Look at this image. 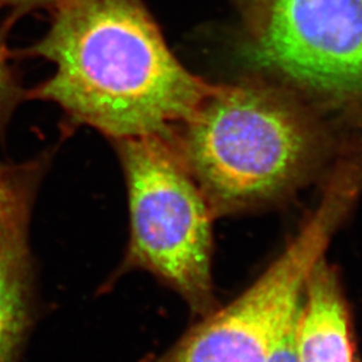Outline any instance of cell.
Returning <instances> with one entry per match:
<instances>
[{
    "mask_svg": "<svg viewBox=\"0 0 362 362\" xmlns=\"http://www.w3.org/2000/svg\"><path fill=\"white\" fill-rule=\"evenodd\" d=\"M31 52L55 66L34 95L115 140L167 137L214 88L172 54L143 0H59Z\"/></svg>",
    "mask_w": 362,
    "mask_h": 362,
    "instance_id": "obj_1",
    "label": "cell"
},
{
    "mask_svg": "<svg viewBox=\"0 0 362 362\" xmlns=\"http://www.w3.org/2000/svg\"><path fill=\"white\" fill-rule=\"evenodd\" d=\"M167 139L215 218L285 199L332 152L330 136L308 105L263 81L214 85Z\"/></svg>",
    "mask_w": 362,
    "mask_h": 362,
    "instance_id": "obj_2",
    "label": "cell"
},
{
    "mask_svg": "<svg viewBox=\"0 0 362 362\" xmlns=\"http://www.w3.org/2000/svg\"><path fill=\"white\" fill-rule=\"evenodd\" d=\"M362 189V136L349 140L308 223L258 279L209 311L158 362H269L294 324L313 267Z\"/></svg>",
    "mask_w": 362,
    "mask_h": 362,
    "instance_id": "obj_3",
    "label": "cell"
},
{
    "mask_svg": "<svg viewBox=\"0 0 362 362\" xmlns=\"http://www.w3.org/2000/svg\"><path fill=\"white\" fill-rule=\"evenodd\" d=\"M129 194L124 270L141 269L199 315L214 310L212 220L206 197L165 136L116 140Z\"/></svg>",
    "mask_w": 362,
    "mask_h": 362,
    "instance_id": "obj_4",
    "label": "cell"
},
{
    "mask_svg": "<svg viewBox=\"0 0 362 362\" xmlns=\"http://www.w3.org/2000/svg\"><path fill=\"white\" fill-rule=\"evenodd\" d=\"M257 65L334 105H362V0H259Z\"/></svg>",
    "mask_w": 362,
    "mask_h": 362,
    "instance_id": "obj_5",
    "label": "cell"
},
{
    "mask_svg": "<svg viewBox=\"0 0 362 362\" xmlns=\"http://www.w3.org/2000/svg\"><path fill=\"white\" fill-rule=\"evenodd\" d=\"M34 199L0 208V362H21L34 317L28 221Z\"/></svg>",
    "mask_w": 362,
    "mask_h": 362,
    "instance_id": "obj_6",
    "label": "cell"
},
{
    "mask_svg": "<svg viewBox=\"0 0 362 362\" xmlns=\"http://www.w3.org/2000/svg\"><path fill=\"white\" fill-rule=\"evenodd\" d=\"M294 346L298 362H356L348 303L325 257L313 267L303 287Z\"/></svg>",
    "mask_w": 362,
    "mask_h": 362,
    "instance_id": "obj_7",
    "label": "cell"
},
{
    "mask_svg": "<svg viewBox=\"0 0 362 362\" xmlns=\"http://www.w3.org/2000/svg\"><path fill=\"white\" fill-rule=\"evenodd\" d=\"M42 161L13 165L0 161V208L15 202L34 199L42 175Z\"/></svg>",
    "mask_w": 362,
    "mask_h": 362,
    "instance_id": "obj_8",
    "label": "cell"
},
{
    "mask_svg": "<svg viewBox=\"0 0 362 362\" xmlns=\"http://www.w3.org/2000/svg\"><path fill=\"white\" fill-rule=\"evenodd\" d=\"M22 91L15 79L13 70L7 62L6 47L0 39V134L21 100Z\"/></svg>",
    "mask_w": 362,
    "mask_h": 362,
    "instance_id": "obj_9",
    "label": "cell"
},
{
    "mask_svg": "<svg viewBox=\"0 0 362 362\" xmlns=\"http://www.w3.org/2000/svg\"><path fill=\"white\" fill-rule=\"evenodd\" d=\"M294 326H296V321L286 332L285 337L278 344L269 362H298L296 346H294Z\"/></svg>",
    "mask_w": 362,
    "mask_h": 362,
    "instance_id": "obj_10",
    "label": "cell"
},
{
    "mask_svg": "<svg viewBox=\"0 0 362 362\" xmlns=\"http://www.w3.org/2000/svg\"><path fill=\"white\" fill-rule=\"evenodd\" d=\"M59 0H0V7H11L16 10H31L39 7L57 6Z\"/></svg>",
    "mask_w": 362,
    "mask_h": 362,
    "instance_id": "obj_11",
    "label": "cell"
},
{
    "mask_svg": "<svg viewBox=\"0 0 362 362\" xmlns=\"http://www.w3.org/2000/svg\"><path fill=\"white\" fill-rule=\"evenodd\" d=\"M243 13L246 15L248 22L251 23L257 15V10H258L259 0H238Z\"/></svg>",
    "mask_w": 362,
    "mask_h": 362,
    "instance_id": "obj_12",
    "label": "cell"
}]
</instances>
